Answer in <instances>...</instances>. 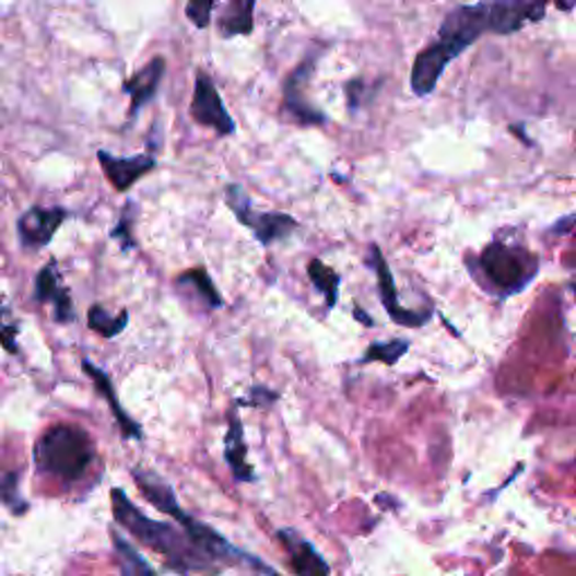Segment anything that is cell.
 <instances>
[{
  "label": "cell",
  "mask_w": 576,
  "mask_h": 576,
  "mask_svg": "<svg viewBox=\"0 0 576 576\" xmlns=\"http://www.w3.org/2000/svg\"><path fill=\"white\" fill-rule=\"evenodd\" d=\"M486 32L512 34L514 23L505 0H482L478 5H465L450 12L435 42L421 50L412 63L410 86L416 97H428L437 89L446 66L462 55Z\"/></svg>",
  "instance_id": "cell-1"
},
{
  "label": "cell",
  "mask_w": 576,
  "mask_h": 576,
  "mask_svg": "<svg viewBox=\"0 0 576 576\" xmlns=\"http://www.w3.org/2000/svg\"><path fill=\"white\" fill-rule=\"evenodd\" d=\"M133 480H136L140 493L146 497V501L158 512H163L165 516L176 520L183 527V531L187 533V539L191 541V545H195L214 565H219V567H225V565L235 567L237 565V567H246V569L261 572V574H278L275 567L266 565L259 556L248 554L235 545H230L225 541V536H221L208 522L187 514L178 503L176 491L156 473H149L144 469H133Z\"/></svg>",
  "instance_id": "cell-2"
},
{
  "label": "cell",
  "mask_w": 576,
  "mask_h": 576,
  "mask_svg": "<svg viewBox=\"0 0 576 576\" xmlns=\"http://www.w3.org/2000/svg\"><path fill=\"white\" fill-rule=\"evenodd\" d=\"M110 505H113L115 522H118L127 533H131L144 548L161 554L165 559L167 569L180 574L221 572L219 565H214L210 559H205L195 545H191L183 529H178L174 522L153 520L144 516L122 489L110 491Z\"/></svg>",
  "instance_id": "cell-3"
},
{
  "label": "cell",
  "mask_w": 576,
  "mask_h": 576,
  "mask_svg": "<svg viewBox=\"0 0 576 576\" xmlns=\"http://www.w3.org/2000/svg\"><path fill=\"white\" fill-rule=\"evenodd\" d=\"M475 280L501 299L522 293L541 271V261L531 250L507 242L489 244L478 257H467Z\"/></svg>",
  "instance_id": "cell-4"
},
{
  "label": "cell",
  "mask_w": 576,
  "mask_h": 576,
  "mask_svg": "<svg viewBox=\"0 0 576 576\" xmlns=\"http://www.w3.org/2000/svg\"><path fill=\"white\" fill-rule=\"evenodd\" d=\"M95 457L91 435L72 424L50 428L34 446L36 469L63 484L80 482L91 471Z\"/></svg>",
  "instance_id": "cell-5"
},
{
  "label": "cell",
  "mask_w": 576,
  "mask_h": 576,
  "mask_svg": "<svg viewBox=\"0 0 576 576\" xmlns=\"http://www.w3.org/2000/svg\"><path fill=\"white\" fill-rule=\"evenodd\" d=\"M225 205L233 210L237 221L248 227L261 246H273L289 239L299 223L286 212H261L252 205L250 195L239 185L230 183L225 187Z\"/></svg>",
  "instance_id": "cell-6"
},
{
  "label": "cell",
  "mask_w": 576,
  "mask_h": 576,
  "mask_svg": "<svg viewBox=\"0 0 576 576\" xmlns=\"http://www.w3.org/2000/svg\"><path fill=\"white\" fill-rule=\"evenodd\" d=\"M189 113H191V118H195L197 125L212 129L221 138L233 136L237 131L235 118L227 113L214 82L210 80V74H205L203 70L197 72L195 95H191Z\"/></svg>",
  "instance_id": "cell-7"
},
{
  "label": "cell",
  "mask_w": 576,
  "mask_h": 576,
  "mask_svg": "<svg viewBox=\"0 0 576 576\" xmlns=\"http://www.w3.org/2000/svg\"><path fill=\"white\" fill-rule=\"evenodd\" d=\"M367 263L374 268V273H376L378 295H380V302H383V309L388 311V316L397 325L410 327V329H419V327L428 325V320L433 318V311L431 309H426V311H410V309H403V306H401L395 275H392L386 257H383V252H380V248L376 244L369 246V259H367Z\"/></svg>",
  "instance_id": "cell-8"
},
{
  "label": "cell",
  "mask_w": 576,
  "mask_h": 576,
  "mask_svg": "<svg viewBox=\"0 0 576 576\" xmlns=\"http://www.w3.org/2000/svg\"><path fill=\"white\" fill-rule=\"evenodd\" d=\"M311 74H314V59H304L291 72L286 86H284V110L289 115V120H293L299 127H314V125L327 122V115L320 113L304 97V89H306V82L311 80Z\"/></svg>",
  "instance_id": "cell-9"
},
{
  "label": "cell",
  "mask_w": 576,
  "mask_h": 576,
  "mask_svg": "<svg viewBox=\"0 0 576 576\" xmlns=\"http://www.w3.org/2000/svg\"><path fill=\"white\" fill-rule=\"evenodd\" d=\"M66 219L68 210L63 208H30L16 225L21 246L32 252L46 248Z\"/></svg>",
  "instance_id": "cell-10"
},
{
  "label": "cell",
  "mask_w": 576,
  "mask_h": 576,
  "mask_svg": "<svg viewBox=\"0 0 576 576\" xmlns=\"http://www.w3.org/2000/svg\"><path fill=\"white\" fill-rule=\"evenodd\" d=\"M34 299L42 302V304H52L55 320L59 325H68V322H72L77 318L70 291L61 282V275H59V268H57L55 259L48 261L42 268V271H38L36 284H34Z\"/></svg>",
  "instance_id": "cell-11"
},
{
  "label": "cell",
  "mask_w": 576,
  "mask_h": 576,
  "mask_svg": "<svg viewBox=\"0 0 576 576\" xmlns=\"http://www.w3.org/2000/svg\"><path fill=\"white\" fill-rule=\"evenodd\" d=\"M97 161L104 172V176L110 180V185L118 191H129L142 176L156 169V158L149 153H140V156L118 158L108 151H97Z\"/></svg>",
  "instance_id": "cell-12"
},
{
  "label": "cell",
  "mask_w": 576,
  "mask_h": 576,
  "mask_svg": "<svg viewBox=\"0 0 576 576\" xmlns=\"http://www.w3.org/2000/svg\"><path fill=\"white\" fill-rule=\"evenodd\" d=\"M278 539L282 543V548L286 550L291 569L295 574H299V576H325V574L331 572V567L325 561V556L311 545L309 539H304L299 531H295V529H280Z\"/></svg>",
  "instance_id": "cell-13"
},
{
  "label": "cell",
  "mask_w": 576,
  "mask_h": 576,
  "mask_svg": "<svg viewBox=\"0 0 576 576\" xmlns=\"http://www.w3.org/2000/svg\"><path fill=\"white\" fill-rule=\"evenodd\" d=\"M223 457L227 462L230 473L233 478L242 484L255 482L257 473L252 469V465L248 462V446H246V437H244V421L239 416V410L235 405V410H230L227 416V433H225V444H223Z\"/></svg>",
  "instance_id": "cell-14"
},
{
  "label": "cell",
  "mask_w": 576,
  "mask_h": 576,
  "mask_svg": "<svg viewBox=\"0 0 576 576\" xmlns=\"http://www.w3.org/2000/svg\"><path fill=\"white\" fill-rule=\"evenodd\" d=\"M163 74H165V59L156 57L151 59L142 70H138L131 80L125 82V93L131 97V120L136 115L153 99L158 93V86L163 82Z\"/></svg>",
  "instance_id": "cell-15"
},
{
  "label": "cell",
  "mask_w": 576,
  "mask_h": 576,
  "mask_svg": "<svg viewBox=\"0 0 576 576\" xmlns=\"http://www.w3.org/2000/svg\"><path fill=\"white\" fill-rule=\"evenodd\" d=\"M82 367H84V372L93 378L97 392H99V395L106 399V403L110 405L113 416H115V421H118V426H120V431H122V437H125V439H142V426L138 424L136 419H131L129 412L122 408V403H120V399H118V392H115V386H113L110 376H108L102 367L93 365L89 358L82 361Z\"/></svg>",
  "instance_id": "cell-16"
},
{
  "label": "cell",
  "mask_w": 576,
  "mask_h": 576,
  "mask_svg": "<svg viewBox=\"0 0 576 576\" xmlns=\"http://www.w3.org/2000/svg\"><path fill=\"white\" fill-rule=\"evenodd\" d=\"M255 3L257 0H230L219 27L223 36H246L255 27Z\"/></svg>",
  "instance_id": "cell-17"
},
{
  "label": "cell",
  "mask_w": 576,
  "mask_h": 576,
  "mask_svg": "<svg viewBox=\"0 0 576 576\" xmlns=\"http://www.w3.org/2000/svg\"><path fill=\"white\" fill-rule=\"evenodd\" d=\"M110 539H113V550H115V556H118V565H120V572L127 574V576H151V574H156L158 569L149 565L144 561V556L125 539L122 533L118 531H110Z\"/></svg>",
  "instance_id": "cell-18"
},
{
  "label": "cell",
  "mask_w": 576,
  "mask_h": 576,
  "mask_svg": "<svg viewBox=\"0 0 576 576\" xmlns=\"http://www.w3.org/2000/svg\"><path fill=\"white\" fill-rule=\"evenodd\" d=\"M309 280L314 282V286L325 295L327 299V314L333 311V306L338 304V295H340V284H342V275L336 273L331 266H327L320 259H311L309 263Z\"/></svg>",
  "instance_id": "cell-19"
},
{
  "label": "cell",
  "mask_w": 576,
  "mask_h": 576,
  "mask_svg": "<svg viewBox=\"0 0 576 576\" xmlns=\"http://www.w3.org/2000/svg\"><path fill=\"white\" fill-rule=\"evenodd\" d=\"M410 352V340L392 338L388 342H372L365 354L358 358L361 365L383 363V365H397Z\"/></svg>",
  "instance_id": "cell-20"
},
{
  "label": "cell",
  "mask_w": 576,
  "mask_h": 576,
  "mask_svg": "<svg viewBox=\"0 0 576 576\" xmlns=\"http://www.w3.org/2000/svg\"><path fill=\"white\" fill-rule=\"evenodd\" d=\"M176 284H191V286H195L197 295L210 306V309H221V306H223V297H221L216 284L212 282L210 273L205 271L203 266L189 268L187 273H183V275L176 278Z\"/></svg>",
  "instance_id": "cell-21"
},
{
  "label": "cell",
  "mask_w": 576,
  "mask_h": 576,
  "mask_svg": "<svg viewBox=\"0 0 576 576\" xmlns=\"http://www.w3.org/2000/svg\"><path fill=\"white\" fill-rule=\"evenodd\" d=\"M129 325V311H120L118 316H110L102 304L91 306L89 311V327L99 333L102 338H115L120 336Z\"/></svg>",
  "instance_id": "cell-22"
},
{
  "label": "cell",
  "mask_w": 576,
  "mask_h": 576,
  "mask_svg": "<svg viewBox=\"0 0 576 576\" xmlns=\"http://www.w3.org/2000/svg\"><path fill=\"white\" fill-rule=\"evenodd\" d=\"M0 503H3L14 516H23L30 509L27 501L19 491V473L16 471H10L0 478Z\"/></svg>",
  "instance_id": "cell-23"
},
{
  "label": "cell",
  "mask_w": 576,
  "mask_h": 576,
  "mask_svg": "<svg viewBox=\"0 0 576 576\" xmlns=\"http://www.w3.org/2000/svg\"><path fill=\"white\" fill-rule=\"evenodd\" d=\"M136 214H138V205H136L133 201H127V205H125V210H122V216H120V223L110 230V237H113L115 242H120V246H122L125 252H127V250H133V248L138 246L136 239H133V223H136Z\"/></svg>",
  "instance_id": "cell-24"
},
{
  "label": "cell",
  "mask_w": 576,
  "mask_h": 576,
  "mask_svg": "<svg viewBox=\"0 0 576 576\" xmlns=\"http://www.w3.org/2000/svg\"><path fill=\"white\" fill-rule=\"evenodd\" d=\"M19 322L12 318L10 306H0V348L10 354H19Z\"/></svg>",
  "instance_id": "cell-25"
},
{
  "label": "cell",
  "mask_w": 576,
  "mask_h": 576,
  "mask_svg": "<svg viewBox=\"0 0 576 576\" xmlns=\"http://www.w3.org/2000/svg\"><path fill=\"white\" fill-rule=\"evenodd\" d=\"M216 0H187V19L191 21V25L205 30L212 23V10H214Z\"/></svg>",
  "instance_id": "cell-26"
},
{
  "label": "cell",
  "mask_w": 576,
  "mask_h": 576,
  "mask_svg": "<svg viewBox=\"0 0 576 576\" xmlns=\"http://www.w3.org/2000/svg\"><path fill=\"white\" fill-rule=\"evenodd\" d=\"M248 397L250 399H239L237 401V405H255V408H271L273 403H278V399H280V395L275 392V390H271V388H263V386H255V388H250V392H248Z\"/></svg>",
  "instance_id": "cell-27"
},
{
  "label": "cell",
  "mask_w": 576,
  "mask_h": 576,
  "mask_svg": "<svg viewBox=\"0 0 576 576\" xmlns=\"http://www.w3.org/2000/svg\"><path fill=\"white\" fill-rule=\"evenodd\" d=\"M572 227H574V214H567L563 221L552 225V233H559V235L567 237V235H572Z\"/></svg>",
  "instance_id": "cell-28"
},
{
  "label": "cell",
  "mask_w": 576,
  "mask_h": 576,
  "mask_svg": "<svg viewBox=\"0 0 576 576\" xmlns=\"http://www.w3.org/2000/svg\"><path fill=\"white\" fill-rule=\"evenodd\" d=\"M354 318H356L358 322H363L365 327H374V320H372V318H369V316H367V314L361 309L358 304H354Z\"/></svg>",
  "instance_id": "cell-29"
},
{
  "label": "cell",
  "mask_w": 576,
  "mask_h": 576,
  "mask_svg": "<svg viewBox=\"0 0 576 576\" xmlns=\"http://www.w3.org/2000/svg\"><path fill=\"white\" fill-rule=\"evenodd\" d=\"M512 133H516L520 140H525V144H527V146H533V142H531V140L525 136V129H518V125H514V127H512Z\"/></svg>",
  "instance_id": "cell-30"
}]
</instances>
